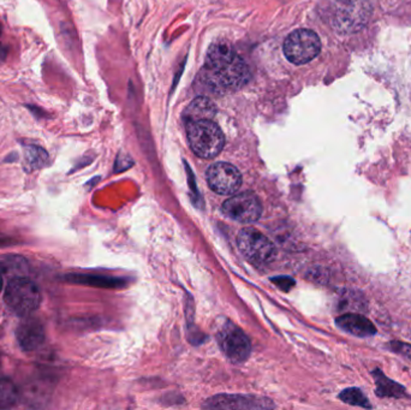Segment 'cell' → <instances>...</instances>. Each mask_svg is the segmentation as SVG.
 I'll use <instances>...</instances> for the list:
<instances>
[{"label":"cell","mask_w":411,"mask_h":410,"mask_svg":"<svg viewBox=\"0 0 411 410\" xmlns=\"http://www.w3.org/2000/svg\"><path fill=\"white\" fill-rule=\"evenodd\" d=\"M251 77L246 62L229 45L214 43L208 50L199 78L211 93L223 95L243 88Z\"/></svg>","instance_id":"obj_1"},{"label":"cell","mask_w":411,"mask_h":410,"mask_svg":"<svg viewBox=\"0 0 411 410\" xmlns=\"http://www.w3.org/2000/svg\"><path fill=\"white\" fill-rule=\"evenodd\" d=\"M187 135L191 149L200 158L213 159L224 149V134L212 119L188 122Z\"/></svg>","instance_id":"obj_2"},{"label":"cell","mask_w":411,"mask_h":410,"mask_svg":"<svg viewBox=\"0 0 411 410\" xmlns=\"http://www.w3.org/2000/svg\"><path fill=\"white\" fill-rule=\"evenodd\" d=\"M4 299L6 305L18 315H29L38 309L41 302L38 287L25 277L10 280Z\"/></svg>","instance_id":"obj_3"},{"label":"cell","mask_w":411,"mask_h":410,"mask_svg":"<svg viewBox=\"0 0 411 410\" xmlns=\"http://www.w3.org/2000/svg\"><path fill=\"white\" fill-rule=\"evenodd\" d=\"M284 55L295 65L309 63L321 51V41L313 30L298 29L285 39Z\"/></svg>","instance_id":"obj_4"},{"label":"cell","mask_w":411,"mask_h":410,"mask_svg":"<svg viewBox=\"0 0 411 410\" xmlns=\"http://www.w3.org/2000/svg\"><path fill=\"white\" fill-rule=\"evenodd\" d=\"M238 248L248 261L265 265L276 255V248L267 237L255 228H244L238 235Z\"/></svg>","instance_id":"obj_5"},{"label":"cell","mask_w":411,"mask_h":410,"mask_svg":"<svg viewBox=\"0 0 411 410\" xmlns=\"http://www.w3.org/2000/svg\"><path fill=\"white\" fill-rule=\"evenodd\" d=\"M263 206L256 195L253 193H241L226 200L223 203V213L230 219L249 224L259 219Z\"/></svg>","instance_id":"obj_6"},{"label":"cell","mask_w":411,"mask_h":410,"mask_svg":"<svg viewBox=\"0 0 411 410\" xmlns=\"http://www.w3.org/2000/svg\"><path fill=\"white\" fill-rule=\"evenodd\" d=\"M208 184L221 195L235 194L242 186V175L229 163H216L207 170Z\"/></svg>","instance_id":"obj_7"},{"label":"cell","mask_w":411,"mask_h":410,"mask_svg":"<svg viewBox=\"0 0 411 410\" xmlns=\"http://www.w3.org/2000/svg\"><path fill=\"white\" fill-rule=\"evenodd\" d=\"M221 349L235 364H242L251 355V346L243 331L233 325H226L218 334Z\"/></svg>","instance_id":"obj_8"},{"label":"cell","mask_w":411,"mask_h":410,"mask_svg":"<svg viewBox=\"0 0 411 410\" xmlns=\"http://www.w3.org/2000/svg\"><path fill=\"white\" fill-rule=\"evenodd\" d=\"M370 15V8L365 3H357L354 0L348 3L345 9L340 10L337 16V25L340 30L345 33L357 32L365 26Z\"/></svg>","instance_id":"obj_9"},{"label":"cell","mask_w":411,"mask_h":410,"mask_svg":"<svg viewBox=\"0 0 411 410\" xmlns=\"http://www.w3.org/2000/svg\"><path fill=\"white\" fill-rule=\"evenodd\" d=\"M16 334L18 343L25 351L36 350L39 347L43 346L46 337L43 324L34 317H28L25 322H22L21 325L18 326Z\"/></svg>","instance_id":"obj_10"},{"label":"cell","mask_w":411,"mask_h":410,"mask_svg":"<svg viewBox=\"0 0 411 410\" xmlns=\"http://www.w3.org/2000/svg\"><path fill=\"white\" fill-rule=\"evenodd\" d=\"M208 408H241V409H253V408H271V403L267 399H261L256 397H246V396H216L209 399Z\"/></svg>","instance_id":"obj_11"},{"label":"cell","mask_w":411,"mask_h":410,"mask_svg":"<svg viewBox=\"0 0 411 410\" xmlns=\"http://www.w3.org/2000/svg\"><path fill=\"white\" fill-rule=\"evenodd\" d=\"M337 325L349 334H355L357 337H370L377 334L375 326L365 315L361 314H344L337 317Z\"/></svg>","instance_id":"obj_12"},{"label":"cell","mask_w":411,"mask_h":410,"mask_svg":"<svg viewBox=\"0 0 411 410\" xmlns=\"http://www.w3.org/2000/svg\"><path fill=\"white\" fill-rule=\"evenodd\" d=\"M216 109L214 102L206 97H195L184 110V118L188 122L212 119L216 114Z\"/></svg>","instance_id":"obj_13"},{"label":"cell","mask_w":411,"mask_h":410,"mask_svg":"<svg viewBox=\"0 0 411 410\" xmlns=\"http://www.w3.org/2000/svg\"><path fill=\"white\" fill-rule=\"evenodd\" d=\"M373 376L377 381V395L379 397H403L405 395V389L402 385L396 381H391L387 376H384L379 369L373 372Z\"/></svg>","instance_id":"obj_14"},{"label":"cell","mask_w":411,"mask_h":410,"mask_svg":"<svg viewBox=\"0 0 411 410\" xmlns=\"http://www.w3.org/2000/svg\"><path fill=\"white\" fill-rule=\"evenodd\" d=\"M25 163L30 171L41 169L48 163V153L40 146L28 144L25 147Z\"/></svg>","instance_id":"obj_15"},{"label":"cell","mask_w":411,"mask_h":410,"mask_svg":"<svg viewBox=\"0 0 411 410\" xmlns=\"http://www.w3.org/2000/svg\"><path fill=\"white\" fill-rule=\"evenodd\" d=\"M18 391L13 381L0 378V409L10 408L18 402Z\"/></svg>","instance_id":"obj_16"},{"label":"cell","mask_w":411,"mask_h":410,"mask_svg":"<svg viewBox=\"0 0 411 410\" xmlns=\"http://www.w3.org/2000/svg\"><path fill=\"white\" fill-rule=\"evenodd\" d=\"M340 398L344 403H348L351 406L372 408V404L369 403L368 398L365 397L363 392L360 389H356V388L344 390L343 392L340 393Z\"/></svg>","instance_id":"obj_17"},{"label":"cell","mask_w":411,"mask_h":410,"mask_svg":"<svg viewBox=\"0 0 411 410\" xmlns=\"http://www.w3.org/2000/svg\"><path fill=\"white\" fill-rule=\"evenodd\" d=\"M389 348L391 350L400 354V355L407 357V359L411 360V346L407 344V343L402 342H390L389 343Z\"/></svg>","instance_id":"obj_18"},{"label":"cell","mask_w":411,"mask_h":410,"mask_svg":"<svg viewBox=\"0 0 411 410\" xmlns=\"http://www.w3.org/2000/svg\"><path fill=\"white\" fill-rule=\"evenodd\" d=\"M338 1H342V3H345V4H348V3H351L354 0H338Z\"/></svg>","instance_id":"obj_19"},{"label":"cell","mask_w":411,"mask_h":410,"mask_svg":"<svg viewBox=\"0 0 411 410\" xmlns=\"http://www.w3.org/2000/svg\"><path fill=\"white\" fill-rule=\"evenodd\" d=\"M4 272V267H3V264L0 262V275Z\"/></svg>","instance_id":"obj_20"},{"label":"cell","mask_w":411,"mask_h":410,"mask_svg":"<svg viewBox=\"0 0 411 410\" xmlns=\"http://www.w3.org/2000/svg\"><path fill=\"white\" fill-rule=\"evenodd\" d=\"M1 285H3V280H1V277H0V290H1Z\"/></svg>","instance_id":"obj_21"},{"label":"cell","mask_w":411,"mask_h":410,"mask_svg":"<svg viewBox=\"0 0 411 410\" xmlns=\"http://www.w3.org/2000/svg\"><path fill=\"white\" fill-rule=\"evenodd\" d=\"M1 33H3V32H1V25H0V38H1Z\"/></svg>","instance_id":"obj_22"}]
</instances>
